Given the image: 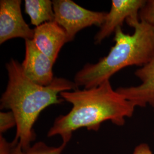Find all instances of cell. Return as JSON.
<instances>
[{
	"instance_id": "obj_2",
	"label": "cell",
	"mask_w": 154,
	"mask_h": 154,
	"mask_svg": "<svg viewBox=\"0 0 154 154\" xmlns=\"http://www.w3.org/2000/svg\"><path fill=\"white\" fill-rule=\"evenodd\" d=\"M8 81L1 99V109L12 111L16 120V134L14 140L22 149L31 146L36 135L33 126L41 112L50 105L60 104L64 100L61 92L78 88L74 82L55 77L49 86H43L26 77L21 64L13 58L6 63Z\"/></svg>"
},
{
	"instance_id": "obj_6",
	"label": "cell",
	"mask_w": 154,
	"mask_h": 154,
	"mask_svg": "<svg viewBox=\"0 0 154 154\" xmlns=\"http://www.w3.org/2000/svg\"><path fill=\"white\" fill-rule=\"evenodd\" d=\"M25 54L21 63L25 75L33 82L47 86L53 82L54 62L41 52L32 39L25 40Z\"/></svg>"
},
{
	"instance_id": "obj_9",
	"label": "cell",
	"mask_w": 154,
	"mask_h": 154,
	"mask_svg": "<svg viewBox=\"0 0 154 154\" xmlns=\"http://www.w3.org/2000/svg\"><path fill=\"white\" fill-rule=\"evenodd\" d=\"M32 40L38 49L54 63L61 48L68 42L65 30L54 21L46 22L34 28Z\"/></svg>"
},
{
	"instance_id": "obj_8",
	"label": "cell",
	"mask_w": 154,
	"mask_h": 154,
	"mask_svg": "<svg viewBox=\"0 0 154 154\" xmlns=\"http://www.w3.org/2000/svg\"><path fill=\"white\" fill-rule=\"evenodd\" d=\"M135 75L141 81L140 85L119 88L116 89V91L136 107H145L149 105L154 108V60L137 69Z\"/></svg>"
},
{
	"instance_id": "obj_13",
	"label": "cell",
	"mask_w": 154,
	"mask_h": 154,
	"mask_svg": "<svg viewBox=\"0 0 154 154\" xmlns=\"http://www.w3.org/2000/svg\"><path fill=\"white\" fill-rule=\"evenodd\" d=\"M16 126V120L13 112H0V133L1 134L7 131L13 127Z\"/></svg>"
},
{
	"instance_id": "obj_1",
	"label": "cell",
	"mask_w": 154,
	"mask_h": 154,
	"mask_svg": "<svg viewBox=\"0 0 154 154\" xmlns=\"http://www.w3.org/2000/svg\"><path fill=\"white\" fill-rule=\"evenodd\" d=\"M60 96L72 107L66 115L56 118L47 135H59L62 143L67 144L73 132L81 128L97 131L101 124L107 121L123 126L125 118L132 117L136 107L113 89L110 80L93 88L63 91Z\"/></svg>"
},
{
	"instance_id": "obj_12",
	"label": "cell",
	"mask_w": 154,
	"mask_h": 154,
	"mask_svg": "<svg viewBox=\"0 0 154 154\" xmlns=\"http://www.w3.org/2000/svg\"><path fill=\"white\" fill-rule=\"evenodd\" d=\"M139 19L154 26V0L146 1L139 13Z\"/></svg>"
},
{
	"instance_id": "obj_3",
	"label": "cell",
	"mask_w": 154,
	"mask_h": 154,
	"mask_svg": "<svg viewBox=\"0 0 154 154\" xmlns=\"http://www.w3.org/2000/svg\"><path fill=\"white\" fill-rule=\"evenodd\" d=\"M127 23L134 28L132 34L116 29L115 45L107 55L95 63H87L74 77L78 88L98 86L122 69L128 66L142 67L154 60V26L140 21L139 18H129Z\"/></svg>"
},
{
	"instance_id": "obj_10",
	"label": "cell",
	"mask_w": 154,
	"mask_h": 154,
	"mask_svg": "<svg viewBox=\"0 0 154 154\" xmlns=\"http://www.w3.org/2000/svg\"><path fill=\"white\" fill-rule=\"evenodd\" d=\"M25 11L35 27L55 19L53 2L50 0H25Z\"/></svg>"
},
{
	"instance_id": "obj_5",
	"label": "cell",
	"mask_w": 154,
	"mask_h": 154,
	"mask_svg": "<svg viewBox=\"0 0 154 154\" xmlns=\"http://www.w3.org/2000/svg\"><path fill=\"white\" fill-rule=\"evenodd\" d=\"M21 0L0 1V44L15 38L33 39L34 29L24 20Z\"/></svg>"
},
{
	"instance_id": "obj_7",
	"label": "cell",
	"mask_w": 154,
	"mask_h": 154,
	"mask_svg": "<svg viewBox=\"0 0 154 154\" xmlns=\"http://www.w3.org/2000/svg\"><path fill=\"white\" fill-rule=\"evenodd\" d=\"M146 1L144 0H112L111 9L98 32L94 37V43L100 44L115 33L118 27H122L123 22L129 18H139V13Z\"/></svg>"
},
{
	"instance_id": "obj_15",
	"label": "cell",
	"mask_w": 154,
	"mask_h": 154,
	"mask_svg": "<svg viewBox=\"0 0 154 154\" xmlns=\"http://www.w3.org/2000/svg\"><path fill=\"white\" fill-rule=\"evenodd\" d=\"M132 154H153V153L147 144L141 143L135 148Z\"/></svg>"
},
{
	"instance_id": "obj_4",
	"label": "cell",
	"mask_w": 154,
	"mask_h": 154,
	"mask_svg": "<svg viewBox=\"0 0 154 154\" xmlns=\"http://www.w3.org/2000/svg\"><path fill=\"white\" fill-rule=\"evenodd\" d=\"M54 21L63 28L67 42L72 41L77 33L91 26L101 27L107 13L92 11L78 5L72 0H53Z\"/></svg>"
},
{
	"instance_id": "obj_11",
	"label": "cell",
	"mask_w": 154,
	"mask_h": 154,
	"mask_svg": "<svg viewBox=\"0 0 154 154\" xmlns=\"http://www.w3.org/2000/svg\"><path fill=\"white\" fill-rule=\"evenodd\" d=\"M11 143V154H62L67 145V143H62L55 147L49 146L43 142H38L24 150L16 140H13Z\"/></svg>"
},
{
	"instance_id": "obj_14",
	"label": "cell",
	"mask_w": 154,
	"mask_h": 154,
	"mask_svg": "<svg viewBox=\"0 0 154 154\" xmlns=\"http://www.w3.org/2000/svg\"><path fill=\"white\" fill-rule=\"evenodd\" d=\"M12 143L8 142L2 134H0V154H11Z\"/></svg>"
}]
</instances>
